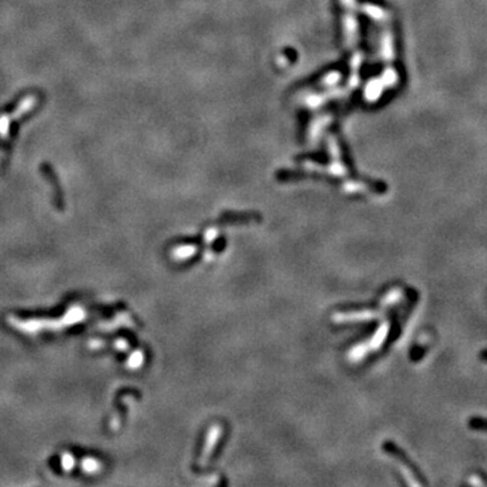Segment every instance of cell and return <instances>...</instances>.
<instances>
[{"label":"cell","mask_w":487,"mask_h":487,"mask_svg":"<svg viewBox=\"0 0 487 487\" xmlns=\"http://www.w3.org/2000/svg\"><path fill=\"white\" fill-rule=\"evenodd\" d=\"M221 434H222L221 426L219 425L211 426V429H210V432H208L207 443H206V447H204L203 456H202L203 463H206V461L208 460V457H210V455H211V452H213L215 444L218 443V440H219V437H221Z\"/></svg>","instance_id":"obj_1"},{"label":"cell","mask_w":487,"mask_h":487,"mask_svg":"<svg viewBox=\"0 0 487 487\" xmlns=\"http://www.w3.org/2000/svg\"><path fill=\"white\" fill-rule=\"evenodd\" d=\"M387 333H389V323H383L381 328L378 329V332L374 334V337H372L371 341H370V344H366V345H367V348H368V350H370V349H378V348L382 345V342L386 340V337H387Z\"/></svg>","instance_id":"obj_2"},{"label":"cell","mask_w":487,"mask_h":487,"mask_svg":"<svg viewBox=\"0 0 487 487\" xmlns=\"http://www.w3.org/2000/svg\"><path fill=\"white\" fill-rule=\"evenodd\" d=\"M195 253H196V247H194V245H182V247H179V248L173 251V256L186 260L188 257L194 256Z\"/></svg>","instance_id":"obj_3"},{"label":"cell","mask_w":487,"mask_h":487,"mask_svg":"<svg viewBox=\"0 0 487 487\" xmlns=\"http://www.w3.org/2000/svg\"><path fill=\"white\" fill-rule=\"evenodd\" d=\"M401 298H402V290H394V291L389 292V294L386 295L382 305L385 306V307H387V306L390 305H394V303H397Z\"/></svg>","instance_id":"obj_4"},{"label":"cell","mask_w":487,"mask_h":487,"mask_svg":"<svg viewBox=\"0 0 487 487\" xmlns=\"http://www.w3.org/2000/svg\"><path fill=\"white\" fill-rule=\"evenodd\" d=\"M469 428H472V429H478V430H487V420H484V418H479V417L471 418V420H469Z\"/></svg>","instance_id":"obj_5"},{"label":"cell","mask_w":487,"mask_h":487,"mask_svg":"<svg viewBox=\"0 0 487 487\" xmlns=\"http://www.w3.org/2000/svg\"><path fill=\"white\" fill-rule=\"evenodd\" d=\"M206 235H207V238H206V239H207V242H211V241H214V239H215V235H217V231H215V230H208L207 231V234H206Z\"/></svg>","instance_id":"obj_6"},{"label":"cell","mask_w":487,"mask_h":487,"mask_svg":"<svg viewBox=\"0 0 487 487\" xmlns=\"http://www.w3.org/2000/svg\"><path fill=\"white\" fill-rule=\"evenodd\" d=\"M480 359L487 363V349H484V350H482V352H480Z\"/></svg>","instance_id":"obj_7"}]
</instances>
